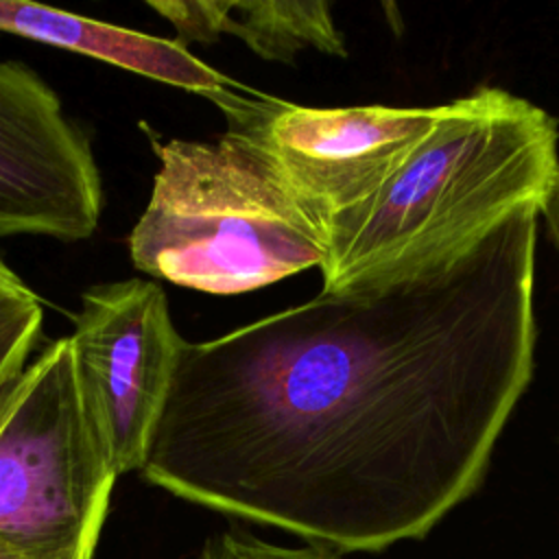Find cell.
<instances>
[{"mask_svg":"<svg viewBox=\"0 0 559 559\" xmlns=\"http://www.w3.org/2000/svg\"><path fill=\"white\" fill-rule=\"evenodd\" d=\"M103 179L85 131L24 61L0 59V238L87 240Z\"/></svg>","mask_w":559,"mask_h":559,"instance_id":"52a82bcc","label":"cell"},{"mask_svg":"<svg viewBox=\"0 0 559 559\" xmlns=\"http://www.w3.org/2000/svg\"><path fill=\"white\" fill-rule=\"evenodd\" d=\"M41 325L44 306L35 293L0 297V417L26 365L37 354Z\"/></svg>","mask_w":559,"mask_h":559,"instance_id":"30bf717a","label":"cell"},{"mask_svg":"<svg viewBox=\"0 0 559 559\" xmlns=\"http://www.w3.org/2000/svg\"><path fill=\"white\" fill-rule=\"evenodd\" d=\"M0 31L94 57L205 98L234 83L197 59L177 39L155 37L33 2L0 0Z\"/></svg>","mask_w":559,"mask_h":559,"instance_id":"ba28073f","label":"cell"},{"mask_svg":"<svg viewBox=\"0 0 559 559\" xmlns=\"http://www.w3.org/2000/svg\"><path fill=\"white\" fill-rule=\"evenodd\" d=\"M155 13L168 20L177 33V41L188 46L190 41L212 44L223 35V17L227 9V0H148L146 2Z\"/></svg>","mask_w":559,"mask_h":559,"instance_id":"7c38bea8","label":"cell"},{"mask_svg":"<svg viewBox=\"0 0 559 559\" xmlns=\"http://www.w3.org/2000/svg\"><path fill=\"white\" fill-rule=\"evenodd\" d=\"M557 120L500 87L443 103L432 131L362 201L325 223L321 293L397 280L478 242L559 173Z\"/></svg>","mask_w":559,"mask_h":559,"instance_id":"7a4b0ae2","label":"cell"},{"mask_svg":"<svg viewBox=\"0 0 559 559\" xmlns=\"http://www.w3.org/2000/svg\"><path fill=\"white\" fill-rule=\"evenodd\" d=\"M33 290L22 282V277L4 262L0 253V297H28Z\"/></svg>","mask_w":559,"mask_h":559,"instance_id":"5bb4252c","label":"cell"},{"mask_svg":"<svg viewBox=\"0 0 559 559\" xmlns=\"http://www.w3.org/2000/svg\"><path fill=\"white\" fill-rule=\"evenodd\" d=\"M68 334L85 406L118 476L140 472L179 362L164 288L129 277L83 290Z\"/></svg>","mask_w":559,"mask_h":559,"instance_id":"8992f818","label":"cell"},{"mask_svg":"<svg viewBox=\"0 0 559 559\" xmlns=\"http://www.w3.org/2000/svg\"><path fill=\"white\" fill-rule=\"evenodd\" d=\"M323 223L369 197L432 131V107H308L231 83L210 96Z\"/></svg>","mask_w":559,"mask_h":559,"instance_id":"5b68a950","label":"cell"},{"mask_svg":"<svg viewBox=\"0 0 559 559\" xmlns=\"http://www.w3.org/2000/svg\"><path fill=\"white\" fill-rule=\"evenodd\" d=\"M103 526L52 539H24L0 533V559H94Z\"/></svg>","mask_w":559,"mask_h":559,"instance_id":"4fadbf2b","label":"cell"},{"mask_svg":"<svg viewBox=\"0 0 559 559\" xmlns=\"http://www.w3.org/2000/svg\"><path fill=\"white\" fill-rule=\"evenodd\" d=\"M151 197L127 238L138 271L210 295H240L321 266L323 223L245 135H151Z\"/></svg>","mask_w":559,"mask_h":559,"instance_id":"3957f363","label":"cell"},{"mask_svg":"<svg viewBox=\"0 0 559 559\" xmlns=\"http://www.w3.org/2000/svg\"><path fill=\"white\" fill-rule=\"evenodd\" d=\"M116 478L70 341L57 338L31 358L0 417V533L52 539L105 526Z\"/></svg>","mask_w":559,"mask_h":559,"instance_id":"277c9868","label":"cell"},{"mask_svg":"<svg viewBox=\"0 0 559 559\" xmlns=\"http://www.w3.org/2000/svg\"><path fill=\"white\" fill-rule=\"evenodd\" d=\"M542 214L546 216L548 229H550V234H552V238H555V245H557V249H559V173H557V179H555V183H552V188H550L546 201H544Z\"/></svg>","mask_w":559,"mask_h":559,"instance_id":"9a60e30c","label":"cell"},{"mask_svg":"<svg viewBox=\"0 0 559 559\" xmlns=\"http://www.w3.org/2000/svg\"><path fill=\"white\" fill-rule=\"evenodd\" d=\"M537 216L186 341L140 474L336 552L426 537L483 485L533 378Z\"/></svg>","mask_w":559,"mask_h":559,"instance_id":"6da1fadb","label":"cell"},{"mask_svg":"<svg viewBox=\"0 0 559 559\" xmlns=\"http://www.w3.org/2000/svg\"><path fill=\"white\" fill-rule=\"evenodd\" d=\"M197 559H343L341 552L304 544L284 546L245 533H223L207 539Z\"/></svg>","mask_w":559,"mask_h":559,"instance_id":"8fae6325","label":"cell"},{"mask_svg":"<svg viewBox=\"0 0 559 559\" xmlns=\"http://www.w3.org/2000/svg\"><path fill=\"white\" fill-rule=\"evenodd\" d=\"M223 35H234L266 61H293L304 50L345 57V41L325 0H227Z\"/></svg>","mask_w":559,"mask_h":559,"instance_id":"9c48e42d","label":"cell"}]
</instances>
